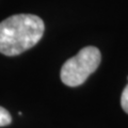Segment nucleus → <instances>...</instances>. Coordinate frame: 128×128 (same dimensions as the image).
Wrapping results in <instances>:
<instances>
[{
    "instance_id": "f257e3e1",
    "label": "nucleus",
    "mask_w": 128,
    "mask_h": 128,
    "mask_svg": "<svg viewBox=\"0 0 128 128\" xmlns=\"http://www.w3.org/2000/svg\"><path fill=\"white\" fill-rule=\"evenodd\" d=\"M45 25L33 14H16L0 22V52L14 57L35 46L42 38Z\"/></svg>"
},
{
    "instance_id": "f03ea898",
    "label": "nucleus",
    "mask_w": 128,
    "mask_h": 128,
    "mask_svg": "<svg viewBox=\"0 0 128 128\" xmlns=\"http://www.w3.org/2000/svg\"><path fill=\"white\" fill-rule=\"evenodd\" d=\"M102 61V54L98 48L86 46L75 57L68 59L62 65L60 72L61 81L67 86H81L91 74L97 70Z\"/></svg>"
},
{
    "instance_id": "7ed1b4c3",
    "label": "nucleus",
    "mask_w": 128,
    "mask_h": 128,
    "mask_svg": "<svg viewBox=\"0 0 128 128\" xmlns=\"http://www.w3.org/2000/svg\"><path fill=\"white\" fill-rule=\"evenodd\" d=\"M12 122L11 114L9 113V111L4 109L3 107H0V127H4L8 126Z\"/></svg>"
},
{
    "instance_id": "20e7f679",
    "label": "nucleus",
    "mask_w": 128,
    "mask_h": 128,
    "mask_svg": "<svg viewBox=\"0 0 128 128\" xmlns=\"http://www.w3.org/2000/svg\"><path fill=\"white\" fill-rule=\"evenodd\" d=\"M121 106L123 108V110L128 113V84L125 86V89L122 92L121 96Z\"/></svg>"
}]
</instances>
